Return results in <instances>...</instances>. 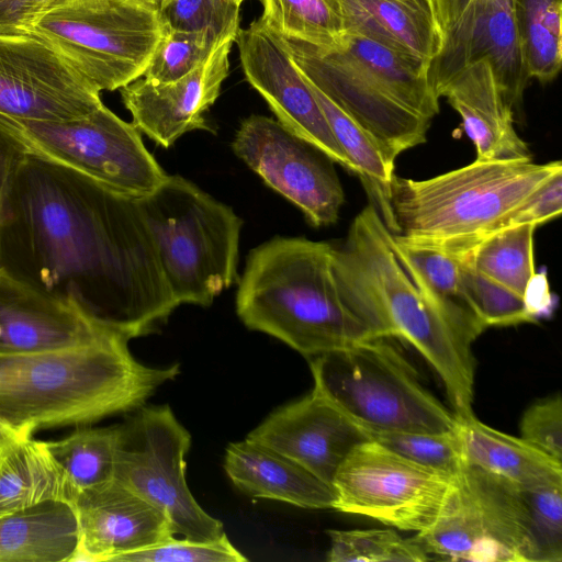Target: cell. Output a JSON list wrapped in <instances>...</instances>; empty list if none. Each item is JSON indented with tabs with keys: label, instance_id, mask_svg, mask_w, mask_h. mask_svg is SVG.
I'll list each match as a JSON object with an SVG mask.
<instances>
[{
	"label": "cell",
	"instance_id": "c3c4849f",
	"mask_svg": "<svg viewBox=\"0 0 562 562\" xmlns=\"http://www.w3.org/2000/svg\"><path fill=\"white\" fill-rule=\"evenodd\" d=\"M134 5L157 12L169 1V0H124Z\"/></svg>",
	"mask_w": 562,
	"mask_h": 562
},
{
	"label": "cell",
	"instance_id": "b9f144b4",
	"mask_svg": "<svg viewBox=\"0 0 562 562\" xmlns=\"http://www.w3.org/2000/svg\"><path fill=\"white\" fill-rule=\"evenodd\" d=\"M562 171L538 187L506 220L503 228L531 224L536 227L561 215Z\"/></svg>",
	"mask_w": 562,
	"mask_h": 562
},
{
	"label": "cell",
	"instance_id": "d4e9b609",
	"mask_svg": "<svg viewBox=\"0 0 562 562\" xmlns=\"http://www.w3.org/2000/svg\"><path fill=\"white\" fill-rule=\"evenodd\" d=\"M457 432L465 464L522 488L562 482V461L521 437L496 430L474 415L458 418Z\"/></svg>",
	"mask_w": 562,
	"mask_h": 562
},
{
	"label": "cell",
	"instance_id": "7402d4cb",
	"mask_svg": "<svg viewBox=\"0 0 562 562\" xmlns=\"http://www.w3.org/2000/svg\"><path fill=\"white\" fill-rule=\"evenodd\" d=\"M461 117L477 160L531 158L529 147L515 131L514 106L496 81L486 59L468 66L440 91Z\"/></svg>",
	"mask_w": 562,
	"mask_h": 562
},
{
	"label": "cell",
	"instance_id": "836d02e7",
	"mask_svg": "<svg viewBox=\"0 0 562 562\" xmlns=\"http://www.w3.org/2000/svg\"><path fill=\"white\" fill-rule=\"evenodd\" d=\"M329 562H424L430 559L420 543L394 528L328 530Z\"/></svg>",
	"mask_w": 562,
	"mask_h": 562
},
{
	"label": "cell",
	"instance_id": "e575fe53",
	"mask_svg": "<svg viewBox=\"0 0 562 562\" xmlns=\"http://www.w3.org/2000/svg\"><path fill=\"white\" fill-rule=\"evenodd\" d=\"M239 7L232 0H169L158 16L165 30L204 33L220 43L236 42Z\"/></svg>",
	"mask_w": 562,
	"mask_h": 562
},
{
	"label": "cell",
	"instance_id": "5b68a950",
	"mask_svg": "<svg viewBox=\"0 0 562 562\" xmlns=\"http://www.w3.org/2000/svg\"><path fill=\"white\" fill-rule=\"evenodd\" d=\"M283 40L302 74L394 157L426 142L439 113L428 63L359 35L335 49Z\"/></svg>",
	"mask_w": 562,
	"mask_h": 562
},
{
	"label": "cell",
	"instance_id": "1f68e13d",
	"mask_svg": "<svg viewBox=\"0 0 562 562\" xmlns=\"http://www.w3.org/2000/svg\"><path fill=\"white\" fill-rule=\"evenodd\" d=\"M117 426H80L70 435L46 441L74 493L113 480Z\"/></svg>",
	"mask_w": 562,
	"mask_h": 562
},
{
	"label": "cell",
	"instance_id": "44dd1931",
	"mask_svg": "<svg viewBox=\"0 0 562 562\" xmlns=\"http://www.w3.org/2000/svg\"><path fill=\"white\" fill-rule=\"evenodd\" d=\"M234 43L226 41L205 63L176 81L154 83L140 77L122 87V101L132 123L164 148L188 132L212 131L203 114L218 98L229 74Z\"/></svg>",
	"mask_w": 562,
	"mask_h": 562
},
{
	"label": "cell",
	"instance_id": "83f0119b",
	"mask_svg": "<svg viewBox=\"0 0 562 562\" xmlns=\"http://www.w3.org/2000/svg\"><path fill=\"white\" fill-rule=\"evenodd\" d=\"M391 246L423 297L440 315L474 339L486 329L462 290L460 258L406 241L395 234L391 235Z\"/></svg>",
	"mask_w": 562,
	"mask_h": 562
},
{
	"label": "cell",
	"instance_id": "9a60e30c",
	"mask_svg": "<svg viewBox=\"0 0 562 562\" xmlns=\"http://www.w3.org/2000/svg\"><path fill=\"white\" fill-rule=\"evenodd\" d=\"M100 93L36 36L0 37V114L74 120L102 105Z\"/></svg>",
	"mask_w": 562,
	"mask_h": 562
},
{
	"label": "cell",
	"instance_id": "2e32d148",
	"mask_svg": "<svg viewBox=\"0 0 562 562\" xmlns=\"http://www.w3.org/2000/svg\"><path fill=\"white\" fill-rule=\"evenodd\" d=\"M236 43L246 80L265 99L278 121L352 172L283 37L257 19L239 30Z\"/></svg>",
	"mask_w": 562,
	"mask_h": 562
},
{
	"label": "cell",
	"instance_id": "6da1fadb",
	"mask_svg": "<svg viewBox=\"0 0 562 562\" xmlns=\"http://www.w3.org/2000/svg\"><path fill=\"white\" fill-rule=\"evenodd\" d=\"M0 267L75 300L128 340L178 306L137 199L25 154L0 228Z\"/></svg>",
	"mask_w": 562,
	"mask_h": 562
},
{
	"label": "cell",
	"instance_id": "d590c367",
	"mask_svg": "<svg viewBox=\"0 0 562 562\" xmlns=\"http://www.w3.org/2000/svg\"><path fill=\"white\" fill-rule=\"evenodd\" d=\"M367 437L400 456L451 476L465 467L457 429L449 432L373 431Z\"/></svg>",
	"mask_w": 562,
	"mask_h": 562
},
{
	"label": "cell",
	"instance_id": "7a4b0ae2",
	"mask_svg": "<svg viewBox=\"0 0 562 562\" xmlns=\"http://www.w3.org/2000/svg\"><path fill=\"white\" fill-rule=\"evenodd\" d=\"M391 235L373 204L353 218L333 250L340 297L373 337L411 344L442 381L453 413L472 415L475 339L423 297L395 257Z\"/></svg>",
	"mask_w": 562,
	"mask_h": 562
},
{
	"label": "cell",
	"instance_id": "cb8c5ba5",
	"mask_svg": "<svg viewBox=\"0 0 562 562\" xmlns=\"http://www.w3.org/2000/svg\"><path fill=\"white\" fill-rule=\"evenodd\" d=\"M224 470L243 493L306 509H334L333 485L295 461L246 438L227 446Z\"/></svg>",
	"mask_w": 562,
	"mask_h": 562
},
{
	"label": "cell",
	"instance_id": "4316f807",
	"mask_svg": "<svg viewBox=\"0 0 562 562\" xmlns=\"http://www.w3.org/2000/svg\"><path fill=\"white\" fill-rule=\"evenodd\" d=\"M77 540L76 516L66 503L0 516V562H70Z\"/></svg>",
	"mask_w": 562,
	"mask_h": 562
},
{
	"label": "cell",
	"instance_id": "603a6c76",
	"mask_svg": "<svg viewBox=\"0 0 562 562\" xmlns=\"http://www.w3.org/2000/svg\"><path fill=\"white\" fill-rule=\"evenodd\" d=\"M346 34L359 35L398 54L430 63L443 30L432 0H331Z\"/></svg>",
	"mask_w": 562,
	"mask_h": 562
},
{
	"label": "cell",
	"instance_id": "f1b7e54d",
	"mask_svg": "<svg viewBox=\"0 0 562 562\" xmlns=\"http://www.w3.org/2000/svg\"><path fill=\"white\" fill-rule=\"evenodd\" d=\"M302 72V71H301ZM304 76V75H303ZM305 77V76H304ZM338 145L352 166L387 229L393 233L390 196L395 159L380 142L337 106L306 77Z\"/></svg>",
	"mask_w": 562,
	"mask_h": 562
},
{
	"label": "cell",
	"instance_id": "52a82bcc",
	"mask_svg": "<svg viewBox=\"0 0 562 562\" xmlns=\"http://www.w3.org/2000/svg\"><path fill=\"white\" fill-rule=\"evenodd\" d=\"M136 199L178 305L209 306L238 280L243 221L228 205L178 175Z\"/></svg>",
	"mask_w": 562,
	"mask_h": 562
},
{
	"label": "cell",
	"instance_id": "ba28073f",
	"mask_svg": "<svg viewBox=\"0 0 562 562\" xmlns=\"http://www.w3.org/2000/svg\"><path fill=\"white\" fill-rule=\"evenodd\" d=\"M372 337L313 357L314 390L366 432H449L458 417L422 383L414 367L389 341Z\"/></svg>",
	"mask_w": 562,
	"mask_h": 562
},
{
	"label": "cell",
	"instance_id": "bcb514c9",
	"mask_svg": "<svg viewBox=\"0 0 562 562\" xmlns=\"http://www.w3.org/2000/svg\"><path fill=\"white\" fill-rule=\"evenodd\" d=\"M432 2L445 32L461 18L471 0H432Z\"/></svg>",
	"mask_w": 562,
	"mask_h": 562
},
{
	"label": "cell",
	"instance_id": "4dcf8cb0",
	"mask_svg": "<svg viewBox=\"0 0 562 562\" xmlns=\"http://www.w3.org/2000/svg\"><path fill=\"white\" fill-rule=\"evenodd\" d=\"M531 224L502 228L477 244L461 259L479 273L524 296L535 277Z\"/></svg>",
	"mask_w": 562,
	"mask_h": 562
},
{
	"label": "cell",
	"instance_id": "7dc6e473",
	"mask_svg": "<svg viewBox=\"0 0 562 562\" xmlns=\"http://www.w3.org/2000/svg\"><path fill=\"white\" fill-rule=\"evenodd\" d=\"M23 435H31L26 431L16 429L0 420V445L9 440L15 439Z\"/></svg>",
	"mask_w": 562,
	"mask_h": 562
},
{
	"label": "cell",
	"instance_id": "681fc988",
	"mask_svg": "<svg viewBox=\"0 0 562 562\" xmlns=\"http://www.w3.org/2000/svg\"><path fill=\"white\" fill-rule=\"evenodd\" d=\"M232 1H234L235 3L240 5L244 0H232Z\"/></svg>",
	"mask_w": 562,
	"mask_h": 562
},
{
	"label": "cell",
	"instance_id": "30bf717a",
	"mask_svg": "<svg viewBox=\"0 0 562 562\" xmlns=\"http://www.w3.org/2000/svg\"><path fill=\"white\" fill-rule=\"evenodd\" d=\"M0 133L25 155L74 170L132 198L150 193L167 176L145 147L139 130L104 104L67 121L0 114Z\"/></svg>",
	"mask_w": 562,
	"mask_h": 562
},
{
	"label": "cell",
	"instance_id": "ac0fdd59",
	"mask_svg": "<svg viewBox=\"0 0 562 562\" xmlns=\"http://www.w3.org/2000/svg\"><path fill=\"white\" fill-rule=\"evenodd\" d=\"M111 336L121 335L75 300L45 292L0 267V352L68 348Z\"/></svg>",
	"mask_w": 562,
	"mask_h": 562
},
{
	"label": "cell",
	"instance_id": "d6a6232c",
	"mask_svg": "<svg viewBox=\"0 0 562 562\" xmlns=\"http://www.w3.org/2000/svg\"><path fill=\"white\" fill-rule=\"evenodd\" d=\"M259 19L281 37L322 49L340 47L347 34L331 0H260Z\"/></svg>",
	"mask_w": 562,
	"mask_h": 562
},
{
	"label": "cell",
	"instance_id": "e0dca14e",
	"mask_svg": "<svg viewBox=\"0 0 562 562\" xmlns=\"http://www.w3.org/2000/svg\"><path fill=\"white\" fill-rule=\"evenodd\" d=\"M483 59L492 66L508 101L518 104L529 78L512 0H471L461 18L443 32L442 46L428 67L436 94L462 69Z\"/></svg>",
	"mask_w": 562,
	"mask_h": 562
},
{
	"label": "cell",
	"instance_id": "277c9868",
	"mask_svg": "<svg viewBox=\"0 0 562 562\" xmlns=\"http://www.w3.org/2000/svg\"><path fill=\"white\" fill-rule=\"evenodd\" d=\"M333 250L326 241L281 236L254 248L236 294L243 324L308 358L372 338L340 297Z\"/></svg>",
	"mask_w": 562,
	"mask_h": 562
},
{
	"label": "cell",
	"instance_id": "74e56055",
	"mask_svg": "<svg viewBox=\"0 0 562 562\" xmlns=\"http://www.w3.org/2000/svg\"><path fill=\"white\" fill-rule=\"evenodd\" d=\"M222 44L204 33L165 30L142 77L154 83L176 81L205 63Z\"/></svg>",
	"mask_w": 562,
	"mask_h": 562
},
{
	"label": "cell",
	"instance_id": "f546056e",
	"mask_svg": "<svg viewBox=\"0 0 562 562\" xmlns=\"http://www.w3.org/2000/svg\"><path fill=\"white\" fill-rule=\"evenodd\" d=\"M529 79L552 81L562 65V0H512Z\"/></svg>",
	"mask_w": 562,
	"mask_h": 562
},
{
	"label": "cell",
	"instance_id": "5bb4252c",
	"mask_svg": "<svg viewBox=\"0 0 562 562\" xmlns=\"http://www.w3.org/2000/svg\"><path fill=\"white\" fill-rule=\"evenodd\" d=\"M232 148L263 182L292 202L315 227L335 224L345 193L334 161L278 120L241 121Z\"/></svg>",
	"mask_w": 562,
	"mask_h": 562
},
{
	"label": "cell",
	"instance_id": "8992f818",
	"mask_svg": "<svg viewBox=\"0 0 562 562\" xmlns=\"http://www.w3.org/2000/svg\"><path fill=\"white\" fill-rule=\"evenodd\" d=\"M562 171L560 160H477L415 180L391 182L392 234L462 258L491 234L543 182Z\"/></svg>",
	"mask_w": 562,
	"mask_h": 562
},
{
	"label": "cell",
	"instance_id": "f6af8a7d",
	"mask_svg": "<svg viewBox=\"0 0 562 562\" xmlns=\"http://www.w3.org/2000/svg\"><path fill=\"white\" fill-rule=\"evenodd\" d=\"M524 300L537 321L552 310L553 300L546 274H535L524 293Z\"/></svg>",
	"mask_w": 562,
	"mask_h": 562
},
{
	"label": "cell",
	"instance_id": "9c48e42d",
	"mask_svg": "<svg viewBox=\"0 0 562 562\" xmlns=\"http://www.w3.org/2000/svg\"><path fill=\"white\" fill-rule=\"evenodd\" d=\"M164 33L157 12L124 0H54L32 30L100 92L140 78Z\"/></svg>",
	"mask_w": 562,
	"mask_h": 562
},
{
	"label": "cell",
	"instance_id": "ab89813d",
	"mask_svg": "<svg viewBox=\"0 0 562 562\" xmlns=\"http://www.w3.org/2000/svg\"><path fill=\"white\" fill-rule=\"evenodd\" d=\"M248 559L238 551L224 532L214 540L189 538L169 539L135 552L123 554L114 562H246Z\"/></svg>",
	"mask_w": 562,
	"mask_h": 562
},
{
	"label": "cell",
	"instance_id": "ee69618b",
	"mask_svg": "<svg viewBox=\"0 0 562 562\" xmlns=\"http://www.w3.org/2000/svg\"><path fill=\"white\" fill-rule=\"evenodd\" d=\"M23 155L22 151L0 133V228L4 218L7 202L14 176Z\"/></svg>",
	"mask_w": 562,
	"mask_h": 562
},
{
	"label": "cell",
	"instance_id": "7c38bea8",
	"mask_svg": "<svg viewBox=\"0 0 562 562\" xmlns=\"http://www.w3.org/2000/svg\"><path fill=\"white\" fill-rule=\"evenodd\" d=\"M117 426L113 480L168 517L175 535L214 540L223 522L207 514L186 480L190 432L168 405L140 406Z\"/></svg>",
	"mask_w": 562,
	"mask_h": 562
},
{
	"label": "cell",
	"instance_id": "d6986e66",
	"mask_svg": "<svg viewBox=\"0 0 562 562\" xmlns=\"http://www.w3.org/2000/svg\"><path fill=\"white\" fill-rule=\"evenodd\" d=\"M71 508L78 540L70 562H114L176 536L164 512L115 480L78 493Z\"/></svg>",
	"mask_w": 562,
	"mask_h": 562
},
{
	"label": "cell",
	"instance_id": "8fae6325",
	"mask_svg": "<svg viewBox=\"0 0 562 562\" xmlns=\"http://www.w3.org/2000/svg\"><path fill=\"white\" fill-rule=\"evenodd\" d=\"M414 537L446 560L539 562L520 487L474 465L454 476L436 521Z\"/></svg>",
	"mask_w": 562,
	"mask_h": 562
},
{
	"label": "cell",
	"instance_id": "4fadbf2b",
	"mask_svg": "<svg viewBox=\"0 0 562 562\" xmlns=\"http://www.w3.org/2000/svg\"><path fill=\"white\" fill-rule=\"evenodd\" d=\"M453 480L368 439L349 452L334 475V510L418 533L438 518Z\"/></svg>",
	"mask_w": 562,
	"mask_h": 562
},
{
	"label": "cell",
	"instance_id": "f35d334b",
	"mask_svg": "<svg viewBox=\"0 0 562 562\" xmlns=\"http://www.w3.org/2000/svg\"><path fill=\"white\" fill-rule=\"evenodd\" d=\"M539 562L562 561V482L520 487Z\"/></svg>",
	"mask_w": 562,
	"mask_h": 562
},
{
	"label": "cell",
	"instance_id": "3957f363",
	"mask_svg": "<svg viewBox=\"0 0 562 562\" xmlns=\"http://www.w3.org/2000/svg\"><path fill=\"white\" fill-rule=\"evenodd\" d=\"M128 341L111 336L68 348L0 352V420L33 435L139 408L180 366H145Z\"/></svg>",
	"mask_w": 562,
	"mask_h": 562
},
{
	"label": "cell",
	"instance_id": "8d00e7d4",
	"mask_svg": "<svg viewBox=\"0 0 562 562\" xmlns=\"http://www.w3.org/2000/svg\"><path fill=\"white\" fill-rule=\"evenodd\" d=\"M460 282L471 307L486 328L537 322L524 296L479 273L463 261Z\"/></svg>",
	"mask_w": 562,
	"mask_h": 562
},
{
	"label": "cell",
	"instance_id": "60d3db41",
	"mask_svg": "<svg viewBox=\"0 0 562 562\" xmlns=\"http://www.w3.org/2000/svg\"><path fill=\"white\" fill-rule=\"evenodd\" d=\"M519 428L522 439L562 461V401L559 394L530 405Z\"/></svg>",
	"mask_w": 562,
	"mask_h": 562
},
{
	"label": "cell",
	"instance_id": "484cf974",
	"mask_svg": "<svg viewBox=\"0 0 562 562\" xmlns=\"http://www.w3.org/2000/svg\"><path fill=\"white\" fill-rule=\"evenodd\" d=\"M75 493L46 441L23 435L0 445V516L48 502L71 507Z\"/></svg>",
	"mask_w": 562,
	"mask_h": 562
},
{
	"label": "cell",
	"instance_id": "7bdbcfd3",
	"mask_svg": "<svg viewBox=\"0 0 562 562\" xmlns=\"http://www.w3.org/2000/svg\"><path fill=\"white\" fill-rule=\"evenodd\" d=\"M54 0H0V37L31 36L38 16Z\"/></svg>",
	"mask_w": 562,
	"mask_h": 562
},
{
	"label": "cell",
	"instance_id": "ffe728a7",
	"mask_svg": "<svg viewBox=\"0 0 562 562\" xmlns=\"http://www.w3.org/2000/svg\"><path fill=\"white\" fill-rule=\"evenodd\" d=\"M247 438L288 457L330 485L349 452L368 440L359 425L314 389L272 412Z\"/></svg>",
	"mask_w": 562,
	"mask_h": 562
}]
</instances>
